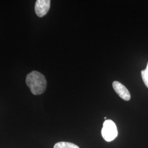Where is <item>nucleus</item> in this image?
<instances>
[{"mask_svg": "<svg viewBox=\"0 0 148 148\" xmlns=\"http://www.w3.org/2000/svg\"><path fill=\"white\" fill-rule=\"evenodd\" d=\"M114 90L116 92L118 95L122 99L128 101L131 99V95L127 88L119 81H114L112 83Z\"/></svg>", "mask_w": 148, "mask_h": 148, "instance_id": "obj_4", "label": "nucleus"}, {"mask_svg": "<svg viewBox=\"0 0 148 148\" xmlns=\"http://www.w3.org/2000/svg\"><path fill=\"white\" fill-rule=\"evenodd\" d=\"M26 83L32 93L40 95L45 91L47 87V80L43 74L37 71H33L27 74Z\"/></svg>", "mask_w": 148, "mask_h": 148, "instance_id": "obj_1", "label": "nucleus"}, {"mask_svg": "<svg viewBox=\"0 0 148 148\" xmlns=\"http://www.w3.org/2000/svg\"><path fill=\"white\" fill-rule=\"evenodd\" d=\"M142 77L145 85L148 88V63L146 69L141 71Z\"/></svg>", "mask_w": 148, "mask_h": 148, "instance_id": "obj_6", "label": "nucleus"}, {"mask_svg": "<svg viewBox=\"0 0 148 148\" xmlns=\"http://www.w3.org/2000/svg\"><path fill=\"white\" fill-rule=\"evenodd\" d=\"M53 148H79L77 145L74 143L60 142L56 143Z\"/></svg>", "mask_w": 148, "mask_h": 148, "instance_id": "obj_5", "label": "nucleus"}, {"mask_svg": "<svg viewBox=\"0 0 148 148\" xmlns=\"http://www.w3.org/2000/svg\"><path fill=\"white\" fill-rule=\"evenodd\" d=\"M102 137L106 142H111L117 137L118 132L115 123L110 120H106L103 123L101 130Z\"/></svg>", "mask_w": 148, "mask_h": 148, "instance_id": "obj_2", "label": "nucleus"}, {"mask_svg": "<svg viewBox=\"0 0 148 148\" xmlns=\"http://www.w3.org/2000/svg\"><path fill=\"white\" fill-rule=\"evenodd\" d=\"M104 119H106V117H104Z\"/></svg>", "mask_w": 148, "mask_h": 148, "instance_id": "obj_7", "label": "nucleus"}, {"mask_svg": "<svg viewBox=\"0 0 148 148\" xmlns=\"http://www.w3.org/2000/svg\"><path fill=\"white\" fill-rule=\"evenodd\" d=\"M51 5L50 0H37L35 3V13L38 17H43L48 13Z\"/></svg>", "mask_w": 148, "mask_h": 148, "instance_id": "obj_3", "label": "nucleus"}]
</instances>
